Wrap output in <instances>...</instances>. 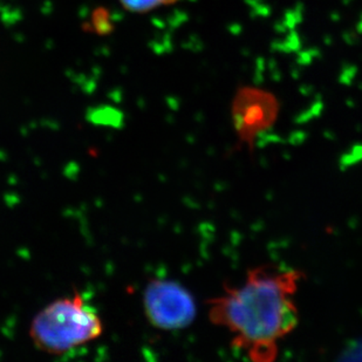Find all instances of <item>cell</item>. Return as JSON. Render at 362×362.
Wrapping results in <instances>:
<instances>
[{"mask_svg":"<svg viewBox=\"0 0 362 362\" xmlns=\"http://www.w3.org/2000/svg\"><path fill=\"white\" fill-rule=\"evenodd\" d=\"M304 272L259 265L247 271L240 285H224L208 300V315L215 326L231 335V345L253 362H272L279 344L298 327L296 294Z\"/></svg>","mask_w":362,"mask_h":362,"instance_id":"cell-1","label":"cell"},{"mask_svg":"<svg viewBox=\"0 0 362 362\" xmlns=\"http://www.w3.org/2000/svg\"><path fill=\"white\" fill-rule=\"evenodd\" d=\"M103 333L99 313L80 293L47 305L30 326V338L35 347L54 356L73 353Z\"/></svg>","mask_w":362,"mask_h":362,"instance_id":"cell-2","label":"cell"},{"mask_svg":"<svg viewBox=\"0 0 362 362\" xmlns=\"http://www.w3.org/2000/svg\"><path fill=\"white\" fill-rule=\"evenodd\" d=\"M144 308L148 322L161 331L185 329L197 317L194 294L173 279H151L144 290Z\"/></svg>","mask_w":362,"mask_h":362,"instance_id":"cell-3","label":"cell"},{"mask_svg":"<svg viewBox=\"0 0 362 362\" xmlns=\"http://www.w3.org/2000/svg\"><path fill=\"white\" fill-rule=\"evenodd\" d=\"M277 103L259 93H245L233 105V126L243 148L253 151L257 139L277 119Z\"/></svg>","mask_w":362,"mask_h":362,"instance_id":"cell-4","label":"cell"},{"mask_svg":"<svg viewBox=\"0 0 362 362\" xmlns=\"http://www.w3.org/2000/svg\"><path fill=\"white\" fill-rule=\"evenodd\" d=\"M126 10L135 13H146L158 7L169 6L181 0H119Z\"/></svg>","mask_w":362,"mask_h":362,"instance_id":"cell-5","label":"cell"}]
</instances>
